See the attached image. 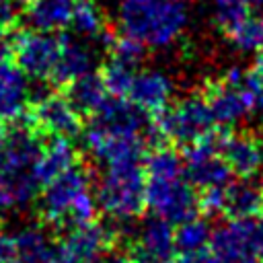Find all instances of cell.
<instances>
[{
  "label": "cell",
  "mask_w": 263,
  "mask_h": 263,
  "mask_svg": "<svg viewBox=\"0 0 263 263\" xmlns=\"http://www.w3.org/2000/svg\"><path fill=\"white\" fill-rule=\"evenodd\" d=\"M99 76H101L107 92L111 97H117V99H127L129 88H132V82L136 78L134 68L125 66V64H119L115 60H107L99 68Z\"/></svg>",
  "instance_id": "4316f807"
},
{
  "label": "cell",
  "mask_w": 263,
  "mask_h": 263,
  "mask_svg": "<svg viewBox=\"0 0 263 263\" xmlns=\"http://www.w3.org/2000/svg\"><path fill=\"white\" fill-rule=\"evenodd\" d=\"M129 253L136 263H171L177 253L173 224L158 216L148 218L138 228Z\"/></svg>",
  "instance_id": "8fae6325"
},
{
  "label": "cell",
  "mask_w": 263,
  "mask_h": 263,
  "mask_svg": "<svg viewBox=\"0 0 263 263\" xmlns=\"http://www.w3.org/2000/svg\"><path fill=\"white\" fill-rule=\"evenodd\" d=\"M29 92L25 72L12 60H0V119L23 117L29 109Z\"/></svg>",
  "instance_id": "5bb4252c"
},
{
  "label": "cell",
  "mask_w": 263,
  "mask_h": 263,
  "mask_svg": "<svg viewBox=\"0 0 263 263\" xmlns=\"http://www.w3.org/2000/svg\"><path fill=\"white\" fill-rule=\"evenodd\" d=\"M220 156L240 179H251L263 164V142L251 132H232L222 144Z\"/></svg>",
  "instance_id": "4fadbf2b"
},
{
  "label": "cell",
  "mask_w": 263,
  "mask_h": 263,
  "mask_svg": "<svg viewBox=\"0 0 263 263\" xmlns=\"http://www.w3.org/2000/svg\"><path fill=\"white\" fill-rule=\"evenodd\" d=\"M177 263H216L210 247L205 249H197V251H187V253H179Z\"/></svg>",
  "instance_id": "4dcf8cb0"
},
{
  "label": "cell",
  "mask_w": 263,
  "mask_h": 263,
  "mask_svg": "<svg viewBox=\"0 0 263 263\" xmlns=\"http://www.w3.org/2000/svg\"><path fill=\"white\" fill-rule=\"evenodd\" d=\"M84 146L97 160L105 162L107 166L127 160H142L148 148L142 136H119L92 123H88L84 129Z\"/></svg>",
  "instance_id": "30bf717a"
},
{
  "label": "cell",
  "mask_w": 263,
  "mask_h": 263,
  "mask_svg": "<svg viewBox=\"0 0 263 263\" xmlns=\"http://www.w3.org/2000/svg\"><path fill=\"white\" fill-rule=\"evenodd\" d=\"M21 4L16 0H0V37L10 35L18 29Z\"/></svg>",
  "instance_id": "f546056e"
},
{
  "label": "cell",
  "mask_w": 263,
  "mask_h": 263,
  "mask_svg": "<svg viewBox=\"0 0 263 263\" xmlns=\"http://www.w3.org/2000/svg\"><path fill=\"white\" fill-rule=\"evenodd\" d=\"M16 2H18V4H21V6H23V8H25V6H27V4H29V2H31V0H16Z\"/></svg>",
  "instance_id": "836d02e7"
},
{
  "label": "cell",
  "mask_w": 263,
  "mask_h": 263,
  "mask_svg": "<svg viewBox=\"0 0 263 263\" xmlns=\"http://www.w3.org/2000/svg\"><path fill=\"white\" fill-rule=\"evenodd\" d=\"M224 195H226V187L201 189V193L197 195L199 214H203V216H208V218L224 214Z\"/></svg>",
  "instance_id": "f1b7e54d"
},
{
  "label": "cell",
  "mask_w": 263,
  "mask_h": 263,
  "mask_svg": "<svg viewBox=\"0 0 263 263\" xmlns=\"http://www.w3.org/2000/svg\"><path fill=\"white\" fill-rule=\"evenodd\" d=\"M39 187L33 171L0 173V210H23L37 197Z\"/></svg>",
  "instance_id": "44dd1931"
},
{
  "label": "cell",
  "mask_w": 263,
  "mask_h": 263,
  "mask_svg": "<svg viewBox=\"0 0 263 263\" xmlns=\"http://www.w3.org/2000/svg\"><path fill=\"white\" fill-rule=\"evenodd\" d=\"M146 208L154 212V216L181 224L199 214L197 193L189 181L177 179H156L146 177Z\"/></svg>",
  "instance_id": "ba28073f"
},
{
  "label": "cell",
  "mask_w": 263,
  "mask_h": 263,
  "mask_svg": "<svg viewBox=\"0 0 263 263\" xmlns=\"http://www.w3.org/2000/svg\"><path fill=\"white\" fill-rule=\"evenodd\" d=\"M127 101L152 117L171 103V82L160 72H142L134 78Z\"/></svg>",
  "instance_id": "2e32d148"
},
{
  "label": "cell",
  "mask_w": 263,
  "mask_h": 263,
  "mask_svg": "<svg viewBox=\"0 0 263 263\" xmlns=\"http://www.w3.org/2000/svg\"><path fill=\"white\" fill-rule=\"evenodd\" d=\"M60 263H80V261H60Z\"/></svg>",
  "instance_id": "d590c367"
},
{
  "label": "cell",
  "mask_w": 263,
  "mask_h": 263,
  "mask_svg": "<svg viewBox=\"0 0 263 263\" xmlns=\"http://www.w3.org/2000/svg\"><path fill=\"white\" fill-rule=\"evenodd\" d=\"M197 95L203 99L214 123L220 125H232L245 117L247 111H253V99L245 86V74L236 68L220 78H208Z\"/></svg>",
  "instance_id": "5b68a950"
},
{
  "label": "cell",
  "mask_w": 263,
  "mask_h": 263,
  "mask_svg": "<svg viewBox=\"0 0 263 263\" xmlns=\"http://www.w3.org/2000/svg\"><path fill=\"white\" fill-rule=\"evenodd\" d=\"M99 210L117 222L140 218L146 208V171L142 160L109 164L95 191Z\"/></svg>",
  "instance_id": "6da1fadb"
},
{
  "label": "cell",
  "mask_w": 263,
  "mask_h": 263,
  "mask_svg": "<svg viewBox=\"0 0 263 263\" xmlns=\"http://www.w3.org/2000/svg\"><path fill=\"white\" fill-rule=\"evenodd\" d=\"M212 238V230L208 226L205 218H189L181 224H177L175 228V245L179 253H187V251H197V249H205L210 245Z\"/></svg>",
  "instance_id": "484cf974"
},
{
  "label": "cell",
  "mask_w": 263,
  "mask_h": 263,
  "mask_svg": "<svg viewBox=\"0 0 263 263\" xmlns=\"http://www.w3.org/2000/svg\"><path fill=\"white\" fill-rule=\"evenodd\" d=\"M228 41L234 43L236 47L245 49V51L263 49V16H255L253 14Z\"/></svg>",
  "instance_id": "83f0119b"
},
{
  "label": "cell",
  "mask_w": 263,
  "mask_h": 263,
  "mask_svg": "<svg viewBox=\"0 0 263 263\" xmlns=\"http://www.w3.org/2000/svg\"><path fill=\"white\" fill-rule=\"evenodd\" d=\"M261 189H263V181H261Z\"/></svg>",
  "instance_id": "8d00e7d4"
},
{
  "label": "cell",
  "mask_w": 263,
  "mask_h": 263,
  "mask_svg": "<svg viewBox=\"0 0 263 263\" xmlns=\"http://www.w3.org/2000/svg\"><path fill=\"white\" fill-rule=\"evenodd\" d=\"M23 10L35 31L60 33L72 23L74 0H31Z\"/></svg>",
  "instance_id": "ffe728a7"
},
{
  "label": "cell",
  "mask_w": 263,
  "mask_h": 263,
  "mask_svg": "<svg viewBox=\"0 0 263 263\" xmlns=\"http://www.w3.org/2000/svg\"><path fill=\"white\" fill-rule=\"evenodd\" d=\"M144 171H146V177L177 179V177H181L183 160L171 144H162V146L148 150V154L144 158Z\"/></svg>",
  "instance_id": "603a6c76"
},
{
  "label": "cell",
  "mask_w": 263,
  "mask_h": 263,
  "mask_svg": "<svg viewBox=\"0 0 263 263\" xmlns=\"http://www.w3.org/2000/svg\"><path fill=\"white\" fill-rule=\"evenodd\" d=\"M251 72H253L259 80H263V49H259V53H257V58H255V64L251 66Z\"/></svg>",
  "instance_id": "d6a6232c"
},
{
  "label": "cell",
  "mask_w": 263,
  "mask_h": 263,
  "mask_svg": "<svg viewBox=\"0 0 263 263\" xmlns=\"http://www.w3.org/2000/svg\"><path fill=\"white\" fill-rule=\"evenodd\" d=\"M253 16L251 4L247 0H216V27L218 31L230 39L249 18Z\"/></svg>",
  "instance_id": "cb8c5ba5"
},
{
  "label": "cell",
  "mask_w": 263,
  "mask_h": 263,
  "mask_svg": "<svg viewBox=\"0 0 263 263\" xmlns=\"http://www.w3.org/2000/svg\"><path fill=\"white\" fill-rule=\"evenodd\" d=\"M92 66V58L88 53L86 47H82L80 43L72 41L68 35H64V43H62V53L55 62L53 72L49 74L47 82L53 88H66L68 84H72L74 80H78L80 76L88 74Z\"/></svg>",
  "instance_id": "d6986e66"
},
{
  "label": "cell",
  "mask_w": 263,
  "mask_h": 263,
  "mask_svg": "<svg viewBox=\"0 0 263 263\" xmlns=\"http://www.w3.org/2000/svg\"><path fill=\"white\" fill-rule=\"evenodd\" d=\"M261 263H263V261H261Z\"/></svg>",
  "instance_id": "f35d334b"
},
{
  "label": "cell",
  "mask_w": 263,
  "mask_h": 263,
  "mask_svg": "<svg viewBox=\"0 0 263 263\" xmlns=\"http://www.w3.org/2000/svg\"><path fill=\"white\" fill-rule=\"evenodd\" d=\"M249 4H263V0H247Z\"/></svg>",
  "instance_id": "e575fe53"
},
{
  "label": "cell",
  "mask_w": 263,
  "mask_h": 263,
  "mask_svg": "<svg viewBox=\"0 0 263 263\" xmlns=\"http://www.w3.org/2000/svg\"><path fill=\"white\" fill-rule=\"evenodd\" d=\"M261 216H263V214H261ZM261 224H263V222H261Z\"/></svg>",
  "instance_id": "74e56055"
},
{
  "label": "cell",
  "mask_w": 263,
  "mask_h": 263,
  "mask_svg": "<svg viewBox=\"0 0 263 263\" xmlns=\"http://www.w3.org/2000/svg\"><path fill=\"white\" fill-rule=\"evenodd\" d=\"M72 27L90 37H101L103 31L109 27L105 12L97 4V0H74V12H72Z\"/></svg>",
  "instance_id": "d4e9b609"
},
{
  "label": "cell",
  "mask_w": 263,
  "mask_h": 263,
  "mask_svg": "<svg viewBox=\"0 0 263 263\" xmlns=\"http://www.w3.org/2000/svg\"><path fill=\"white\" fill-rule=\"evenodd\" d=\"M92 175L88 166L80 160L76 166L66 171L64 175L55 177L51 183L45 185L41 199H39V216L47 226L66 228L68 216L78 201L80 195L90 191Z\"/></svg>",
  "instance_id": "8992f818"
},
{
  "label": "cell",
  "mask_w": 263,
  "mask_h": 263,
  "mask_svg": "<svg viewBox=\"0 0 263 263\" xmlns=\"http://www.w3.org/2000/svg\"><path fill=\"white\" fill-rule=\"evenodd\" d=\"M251 179H238L226 185L224 216H228L230 220H249L263 214L261 183H253Z\"/></svg>",
  "instance_id": "ac0fdd59"
},
{
  "label": "cell",
  "mask_w": 263,
  "mask_h": 263,
  "mask_svg": "<svg viewBox=\"0 0 263 263\" xmlns=\"http://www.w3.org/2000/svg\"><path fill=\"white\" fill-rule=\"evenodd\" d=\"M183 160H185L187 181L199 191L210 187H226L234 181V173L220 154L205 152L195 146H187L183 148Z\"/></svg>",
  "instance_id": "7c38bea8"
},
{
  "label": "cell",
  "mask_w": 263,
  "mask_h": 263,
  "mask_svg": "<svg viewBox=\"0 0 263 263\" xmlns=\"http://www.w3.org/2000/svg\"><path fill=\"white\" fill-rule=\"evenodd\" d=\"M210 251L216 263H261L263 261V224L249 220H230L212 230Z\"/></svg>",
  "instance_id": "277c9868"
},
{
  "label": "cell",
  "mask_w": 263,
  "mask_h": 263,
  "mask_svg": "<svg viewBox=\"0 0 263 263\" xmlns=\"http://www.w3.org/2000/svg\"><path fill=\"white\" fill-rule=\"evenodd\" d=\"M78 162H80V154L72 146L70 140L47 138L37 162L33 164V175L39 181V185L45 187L47 183H51L55 177L64 175L66 171H70Z\"/></svg>",
  "instance_id": "9a60e30c"
},
{
  "label": "cell",
  "mask_w": 263,
  "mask_h": 263,
  "mask_svg": "<svg viewBox=\"0 0 263 263\" xmlns=\"http://www.w3.org/2000/svg\"><path fill=\"white\" fill-rule=\"evenodd\" d=\"M117 232L99 222H88L72 226L64 232L58 242V263L60 261H80L97 263L111 249H115Z\"/></svg>",
  "instance_id": "9c48e42d"
},
{
  "label": "cell",
  "mask_w": 263,
  "mask_h": 263,
  "mask_svg": "<svg viewBox=\"0 0 263 263\" xmlns=\"http://www.w3.org/2000/svg\"><path fill=\"white\" fill-rule=\"evenodd\" d=\"M121 31L144 45H166L183 25L185 12L166 0H121Z\"/></svg>",
  "instance_id": "7a4b0ae2"
},
{
  "label": "cell",
  "mask_w": 263,
  "mask_h": 263,
  "mask_svg": "<svg viewBox=\"0 0 263 263\" xmlns=\"http://www.w3.org/2000/svg\"><path fill=\"white\" fill-rule=\"evenodd\" d=\"M0 263H14V242L12 236L0 230Z\"/></svg>",
  "instance_id": "1f68e13d"
},
{
  "label": "cell",
  "mask_w": 263,
  "mask_h": 263,
  "mask_svg": "<svg viewBox=\"0 0 263 263\" xmlns=\"http://www.w3.org/2000/svg\"><path fill=\"white\" fill-rule=\"evenodd\" d=\"M27 117L37 127V132H41L45 138L72 140V138L80 136L84 129L82 113L72 105V101L66 97V92L58 90V88H53L51 92H45L37 101L29 103Z\"/></svg>",
  "instance_id": "52a82bcc"
},
{
  "label": "cell",
  "mask_w": 263,
  "mask_h": 263,
  "mask_svg": "<svg viewBox=\"0 0 263 263\" xmlns=\"http://www.w3.org/2000/svg\"><path fill=\"white\" fill-rule=\"evenodd\" d=\"M66 92V97L72 101V105L82 113V117L90 119L103 105L105 101L111 97L99 76V72H88L84 76H80L78 80H74L72 84H68L66 88H60Z\"/></svg>",
  "instance_id": "7402d4cb"
},
{
  "label": "cell",
  "mask_w": 263,
  "mask_h": 263,
  "mask_svg": "<svg viewBox=\"0 0 263 263\" xmlns=\"http://www.w3.org/2000/svg\"><path fill=\"white\" fill-rule=\"evenodd\" d=\"M64 33H43L31 29H16L10 37V60L25 76L47 80L62 53Z\"/></svg>",
  "instance_id": "3957f363"
},
{
  "label": "cell",
  "mask_w": 263,
  "mask_h": 263,
  "mask_svg": "<svg viewBox=\"0 0 263 263\" xmlns=\"http://www.w3.org/2000/svg\"><path fill=\"white\" fill-rule=\"evenodd\" d=\"M14 263H58V245L49 234L35 224L23 226L12 236Z\"/></svg>",
  "instance_id": "e0dca14e"
}]
</instances>
